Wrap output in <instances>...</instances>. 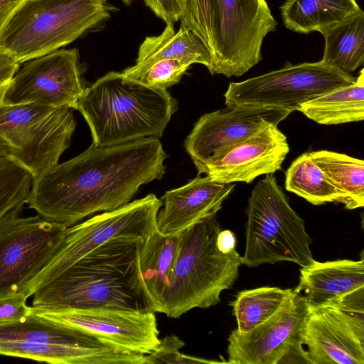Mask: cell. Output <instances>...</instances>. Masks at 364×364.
<instances>
[{
  "label": "cell",
  "mask_w": 364,
  "mask_h": 364,
  "mask_svg": "<svg viewBox=\"0 0 364 364\" xmlns=\"http://www.w3.org/2000/svg\"><path fill=\"white\" fill-rule=\"evenodd\" d=\"M181 26L205 46L213 74L240 77L262 60L277 21L266 0H188Z\"/></svg>",
  "instance_id": "cell-4"
},
{
  "label": "cell",
  "mask_w": 364,
  "mask_h": 364,
  "mask_svg": "<svg viewBox=\"0 0 364 364\" xmlns=\"http://www.w3.org/2000/svg\"><path fill=\"white\" fill-rule=\"evenodd\" d=\"M294 289L263 287L240 291L232 306L240 333H246L267 321L290 299Z\"/></svg>",
  "instance_id": "cell-27"
},
{
  "label": "cell",
  "mask_w": 364,
  "mask_h": 364,
  "mask_svg": "<svg viewBox=\"0 0 364 364\" xmlns=\"http://www.w3.org/2000/svg\"><path fill=\"white\" fill-rule=\"evenodd\" d=\"M325 45L321 61L345 73L364 63V11L361 9L321 33Z\"/></svg>",
  "instance_id": "cell-25"
},
{
  "label": "cell",
  "mask_w": 364,
  "mask_h": 364,
  "mask_svg": "<svg viewBox=\"0 0 364 364\" xmlns=\"http://www.w3.org/2000/svg\"><path fill=\"white\" fill-rule=\"evenodd\" d=\"M304 295L295 289L273 316L246 333L233 330L228 337V363H307L302 332L309 314Z\"/></svg>",
  "instance_id": "cell-13"
},
{
  "label": "cell",
  "mask_w": 364,
  "mask_h": 364,
  "mask_svg": "<svg viewBox=\"0 0 364 364\" xmlns=\"http://www.w3.org/2000/svg\"><path fill=\"white\" fill-rule=\"evenodd\" d=\"M166 154L157 138L92 145L33 179L27 203L67 228L129 203L139 187L161 179Z\"/></svg>",
  "instance_id": "cell-1"
},
{
  "label": "cell",
  "mask_w": 364,
  "mask_h": 364,
  "mask_svg": "<svg viewBox=\"0 0 364 364\" xmlns=\"http://www.w3.org/2000/svg\"><path fill=\"white\" fill-rule=\"evenodd\" d=\"M111 11L107 0H21L0 31V50L24 63L71 43Z\"/></svg>",
  "instance_id": "cell-6"
},
{
  "label": "cell",
  "mask_w": 364,
  "mask_h": 364,
  "mask_svg": "<svg viewBox=\"0 0 364 364\" xmlns=\"http://www.w3.org/2000/svg\"><path fill=\"white\" fill-rule=\"evenodd\" d=\"M143 240L114 239L85 255L32 296V307L156 313L141 279Z\"/></svg>",
  "instance_id": "cell-2"
},
{
  "label": "cell",
  "mask_w": 364,
  "mask_h": 364,
  "mask_svg": "<svg viewBox=\"0 0 364 364\" xmlns=\"http://www.w3.org/2000/svg\"><path fill=\"white\" fill-rule=\"evenodd\" d=\"M28 298L23 293L0 297V324L18 321L28 316L31 306L26 304Z\"/></svg>",
  "instance_id": "cell-32"
},
{
  "label": "cell",
  "mask_w": 364,
  "mask_h": 364,
  "mask_svg": "<svg viewBox=\"0 0 364 364\" xmlns=\"http://www.w3.org/2000/svg\"><path fill=\"white\" fill-rule=\"evenodd\" d=\"M162 206L154 194L103 212L67 228L55 254L29 284V297L65 269L100 245L114 239L144 241L156 229V218Z\"/></svg>",
  "instance_id": "cell-10"
},
{
  "label": "cell",
  "mask_w": 364,
  "mask_h": 364,
  "mask_svg": "<svg viewBox=\"0 0 364 364\" xmlns=\"http://www.w3.org/2000/svg\"><path fill=\"white\" fill-rule=\"evenodd\" d=\"M158 18L166 23H176L184 16L188 0H142Z\"/></svg>",
  "instance_id": "cell-33"
},
{
  "label": "cell",
  "mask_w": 364,
  "mask_h": 364,
  "mask_svg": "<svg viewBox=\"0 0 364 364\" xmlns=\"http://www.w3.org/2000/svg\"><path fill=\"white\" fill-rule=\"evenodd\" d=\"M4 156V151H3L2 149H1V147L0 146V156Z\"/></svg>",
  "instance_id": "cell-40"
},
{
  "label": "cell",
  "mask_w": 364,
  "mask_h": 364,
  "mask_svg": "<svg viewBox=\"0 0 364 364\" xmlns=\"http://www.w3.org/2000/svg\"><path fill=\"white\" fill-rule=\"evenodd\" d=\"M270 124L210 159L203 173L223 183H252L261 175L281 169L289 151L287 136Z\"/></svg>",
  "instance_id": "cell-18"
},
{
  "label": "cell",
  "mask_w": 364,
  "mask_h": 364,
  "mask_svg": "<svg viewBox=\"0 0 364 364\" xmlns=\"http://www.w3.org/2000/svg\"><path fill=\"white\" fill-rule=\"evenodd\" d=\"M181 244V232L164 234L156 230L141 244L139 267L146 291L157 313L170 282Z\"/></svg>",
  "instance_id": "cell-21"
},
{
  "label": "cell",
  "mask_w": 364,
  "mask_h": 364,
  "mask_svg": "<svg viewBox=\"0 0 364 364\" xmlns=\"http://www.w3.org/2000/svg\"><path fill=\"white\" fill-rule=\"evenodd\" d=\"M185 345L176 336H168L160 339L159 346L151 353L145 355L144 364L153 363H223L183 354L179 350Z\"/></svg>",
  "instance_id": "cell-31"
},
{
  "label": "cell",
  "mask_w": 364,
  "mask_h": 364,
  "mask_svg": "<svg viewBox=\"0 0 364 364\" xmlns=\"http://www.w3.org/2000/svg\"><path fill=\"white\" fill-rule=\"evenodd\" d=\"M43 318L89 332L126 350L142 355L160 345L155 313L108 309L53 310L31 306Z\"/></svg>",
  "instance_id": "cell-16"
},
{
  "label": "cell",
  "mask_w": 364,
  "mask_h": 364,
  "mask_svg": "<svg viewBox=\"0 0 364 364\" xmlns=\"http://www.w3.org/2000/svg\"><path fill=\"white\" fill-rule=\"evenodd\" d=\"M19 65L12 56L0 50V86L11 81L18 70Z\"/></svg>",
  "instance_id": "cell-34"
},
{
  "label": "cell",
  "mask_w": 364,
  "mask_h": 364,
  "mask_svg": "<svg viewBox=\"0 0 364 364\" xmlns=\"http://www.w3.org/2000/svg\"><path fill=\"white\" fill-rule=\"evenodd\" d=\"M176 59L191 65H205L210 74L213 60L203 43L189 29L181 26L176 31L174 23H166L162 33L147 36L141 43L136 63L148 60Z\"/></svg>",
  "instance_id": "cell-23"
},
{
  "label": "cell",
  "mask_w": 364,
  "mask_h": 364,
  "mask_svg": "<svg viewBox=\"0 0 364 364\" xmlns=\"http://www.w3.org/2000/svg\"><path fill=\"white\" fill-rule=\"evenodd\" d=\"M67 228L38 214H17L0 221V297L25 293L55 254Z\"/></svg>",
  "instance_id": "cell-12"
},
{
  "label": "cell",
  "mask_w": 364,
  "mask_h": 364,
  "mask_svg": "<svg viewBox=\"0 0 364 364\" xmlns=\"http://www.w3.org/2000/svg\"><path fill=\"white\" fill-rule=\"evenodd\" d=\"M177 109V100L167 90L131 82L114 71L85 88L75 107L96 146L160 138Z\"/></svg>",
  "instance_id": "cell-3"
},
{
  "label": "cell",
  "mask_w": 364,
  "mask_h": 364,
  "mask_svg": "<svg viewBox=\"0 0 364 364\" xmlns=\"http://www.w3.org/2000/svg\"><path fill=\"white\" fill-rule=\"evenodd\" d=\"M122 1L126 6H130L133 4L135 0H120Z\"/></svg>",
  "instance_id": "cell-39"
},
{
  "label": "cell",
  "mask_w": 364,
  "mask_h": 364,
  "mask_svg": "<svg viewBox=\"0 0 364 364\" xmlns=\"http://www.w3.org/2000/svg\"><path fill=\"white\" fill-rule=\"evenodd\" d=\"M309 155L343 196L348 210L364 205V161L344 154L318 150Z\"/></svg>",
  "instance_id": "cell-26"
},
{
  "label": "cell",
  "mask_w": 364,
  "mask_h": 364,
  "mask_svg": "<svg viewBox=\"0 0 364 364\" xmlns=\"http://www.w3.org/2000/svg\"><path fill=\"white\" fill-rule=\"evenodd\" d=\"M220 230L215 214L181 232L178 257L159 313L177 318L193 309L209 308L220 301L223 291L233 286L242 258L235 249L228 253L218 249Z\"/></svg>",
  "instance_id": "cell-5"
},
{
  "label": "cell",
  "mask_w": 364,
  "mask_h": 364,
  "mask_svg": "<svg viewBox=\"0 0 364 364\" xmlns=\"http://www.w3.org/2000/svg\"><path fill=\"white\" fill-rule=\"evenodd\" d=\"M218 249L223 253H228L235 249L236 238L234 233L225 230L218 233L217 237Z\"/></svg>",
  "instance_id": "cell-35"
},
{
  "label": "cell",
  "mask_w": 364,
  "mask_h": 364,
  "mask_svg": "<svg viewBox=\"0 0 364 364\" xmlns=\"http://www.w3.org/2000/svg\"><path fill=\"white\" fill-rule=\"evenodd\" d=\"M33 176L6 156H0V221L19 214L27 203Z\"/></svg>",
  "instance_id": "cell-29"
},
{
  "label": "cell",
  "mask_w": 364,
  "mask_h": 364,
  "mask_svg": "<svg viewBox=\"0 0 364 364\" xmlns=\"http://www.w3.org/2000/svg\"><path fill=\"white\" fill-rule=\"evenodd\" d=\"M191 65L176 59L148 60L136 63L122 72L131 82L160 90L177 84Z\"/></svg>",
  "instance_id": "cell-30"
},
{
  "label": "cell",
  "mask_w": 364,
  "mask_h": 364,
  "mask_svg": "<svg viewBox=\"0 0 364 364\" xmlns=\"http://www.w3.org/2000/svg\"><path fill=\"white\" fill-rule=\"evenodd\" d=\"M84 90L77 50L59 49L24 63L8 84L2 103L37 102L75 109Z\"/></svg>",
  "instance_id": "cell-14"
},
{
  "label": "cell",
  "mask_w": 364,
  "mask_h": 364,
  "mask_svg": "<svg viewBox=\"0 0 364 364\" xmlns=\"http://www.w3.org/2000/svg\"><path fill=\"white\" fill-rule=\"evenodd\" d=\"M0 355L53 364H144L145 358L32 311L18 321L0 324Z\"/></svg>",
  "instance_id": "cell-7"
},
{
  "label": "cell",
  "mask_w": 364,
  "mask_h": 364,
  "mask_svg": "<svg viewBox=\"0 0 364 364\" xmlns=\"http://www.w3.org/2000/svg\"><path fill=\"white\" fill-rule=\"evenodd\" d=\"M364 70L355 81L303 103L299 111L314 122L326 125L363 121Z\"/></svg>",
  "instance_id": "cell-24"
},
{
  "label": "cell",
  "mask_w": 364,
  "mask_h": 364,
  "mask_svg": "<svg viewBox=\"0 0 364 364\" xmlns=\"http://www.w3.org/2000/svg\"><path fill=\"white\" fill-rule=\"evenodd\" d=\"M21 0H0V10L18 4Z\"/></svg>",
  "instance_id": "cell-37"
},
{
  "label": "cell",
  "mask_w": 364,
  "mask_h": 364,
  "mask_svg": "<svg viewBox=\"0 0 364 364\" xmlns=\"http://www.w3.org/2000/svg\"><path fill=\"white\" fill-rule=\"evenodd\" d=\"M279 9L287 28L306 34L322 33L361 8L356 0H286Z\"/></svg>",
  "instance_id": "cell-22"
},
{
  "label": "cell",
  "mask_w": 364,
  "mask_h": 364,
  "mask_svg": "<svg viewBox=\"0 0 364 364\" xmlns=\"http://www.w3.org/2000/svg\"><path fill=\"white\" fill-rule=\"evenodd\" d=\"M73 109L37 102L0 105V146L33 179L58 164L76 128Z\"/></svg>",
  "instance_id": "cell-9"
},
{
  "label": "cell",
  "mask_w": 364,
  "mask_h": 364,
  "mask_svg": "<svg viewBox=\"0 0 364 364\" xmlns=\"http://www.w3.org/2000/svg\"><path fill=\"white\" fill-rule=\"evenodd\" d=\"M17 5V4H16ZM12 6L9 7H6L4 9H2L0 10V31L4 24L5 21L14 10V9L16 7V6Z\"/></svg>",
  "instance_id": "cell-36"
},
{
  "label": "cell",
  "mask_w": 364,
  "mask_h": 364,
  "mask_svg": "<svg viewBox=\"0 0 364 364\" xmlns=\"http://www.w3.org/2000/svg\"><path fill=\"white\" fill-rule=\"evenodd\" d=\"M285 188L314 205L341 203L342 194L329 181L309 152L294 160L286 171Z\"/></svg>",
  "instance_id": "cell-28"
},
{
  "label": "cell",
  "mask_w": 364,
  "mask_h": 364,
  "mask_svg": "<svg viewBox=\"0 0 364 364\" xmlns=\"http://www.w3.org/2000/svg\"><path fill=\"white\" fill-rule=\"evenodd\" d=\"M356 77L320 60L293 65L230 82L225 94L226 105H245L299 111L312 99L353 83Z\"/></svg>",
  "instance_id": "cell-11"
},
{
  "label": "cell",
  "mask_w": 364,
  "mask_h": 364,
  "mask_svg": "<svg viewBox=\"0 0 364 364\" xmlns=\"http://www.w3.org/2000/svg\"><path fill=\"white\" fill-rule=\"evenodd\" d=\"M364 287V259L314 261L300 269L295 289L304 291L309 308L333 303L356 289Z\"/></svg>",
  "instance_id": "cell-20"
},
{
  "label": "cell",
  "mask_w": 364,
  "mask_h": 364,
  "mask_svg": "<svg viewBox=\"0 0 364 364\" xmlns=\"http://www.w3.org/2000/svg\"><path fill=\"white\" fill-rule=\"evenodd\" d=\"M234 188L232 183H218L198 174L188 183L166 191L156 218L157 230L164 234L179 233L217 214Z\"/></svg>",
  "instance_id": "cell-19"
},
{
  "label": "cell",
  "mask_w": 364,
  "mask_h": 364,
  "mask_svg": "<svg viewBox=\"0 0 364 364\" xmlns=\"http://www.w3.org/2000/svg\"><path fill=\"white\" fill-rule=\"evenodd\" d=\"M9 83L4 84V85L0 86V105L3 102L4 95L5 91L6 90V87H7V85Z\"/></svg>",
  "instance_id": "cell-38"
},
{
  "label": "cell",
  "mask_w": 364,
  "mask_h": 364,
  "mask_svg": "<svg viewBox=\"0 0 364 364\" xmlns=\"http://www.w3.org/2000/svg\"><path fill=\"white\" fill-rule=\"evenodd\" d=\"M309 309L302 332L309 364H364V323L333 305Z\"/></svg>",
  "instance_id": "cell-17"
},
{
  "label": "cell",
  "mask_w": 364,
  "mask_h": 364,
  "mask_svg": "<svg viewBox=\"0 0 364 364\" xmlns=\"http://www.w3.org/2000/svg\"><path fill=\"white\" fill-rule=\"evenodd\" d=\"M291 113L279 108L226 105L201 116L184 146L200 174L210 159L270 124L278 125Z\"/></svg>",
  "instance_id": "cell-15"
},
{
  "label": "cell",
  "mask_w": 364,
  "mask_h": 364,
  "mask_svg": "<svg viewBox=\"0 0 364 364\" xmlns=\"http://www.w3.org/2000/svg\"><path fill=\"white\" fill-rule=\"evenodd\" d=\"M246 213L242 264L254 267L286 261L303 267L314 261L304 222L291 207L273 173L254 187Z\"/></svg>",
  "instance_id": "cell-8"
}]
</instances>
